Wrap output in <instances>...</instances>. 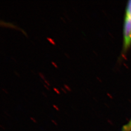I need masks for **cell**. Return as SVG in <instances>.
<instances>
[{"label":"cell","mask_w":131,"mask_h":131,"mask_svg":"<svg viewBox=\"0 0 131 131\" xmlns=\"http://www.w3.org/2000/svg\"><path fill=\"white\" fill-rule=\"evenodd\" d=\"M131 45V16L125 15L124 24V49L125 51Z\"/></svg>","instance_id":"6da1fadb"},{"label":"cell","mask_w":131,"mask_h":131,"mask_svg":"<svg viewBox=\"0 0 131 131\" xmlns=\"http://www.w3.org/2000/svg\"><path fill=\"white\" fill-rule=\"evenodd\" d=\"M1 25L2 26H4L5 27H8L10 28H14V29H20L19 28H18L17 26L13 24H10V23H7L5 22H3V21H1Z\"/></svg>","instance_id":"7a4b0ae2"},{"label":"cell","mask_w":131,"mask_h":131,"mask_svg":"<svg viewBox=\"0 0 131 131\" xmlns=\"http://www.w3.org/2000/svg\"><path fill=\"white\" fill-rule=\"evenodd\" d=\"M121 131H131V118L128 123L122 127Z\"/></svg>","instance_id":"3957f363"},{"label":"cell","mask_w":131,"mask_h":131,"mask_svg":"<svg viewBox=\"0 0 131 131\" xmlns=\"http://www.w3.org/2000/svg\"><path fill=\"white\" fill-rule=\"evenodd\" d=\"M125 15L131 16V0L128 2L127 5Z\"/></svg>","instance_id":"277c9868"},{"label":"cell","mask_w":131,"mask_h":131,"mask_svg":"<svg viewBox=\"0 0 131 131\" xmlns=\"http://www.w3.org/2000/svg\"><path fill=\"white\" fill-rule=\"evenodd\" d=\"M47 39L49 42H50L53 45H56V43H55L54 41L52 38H47Z\"/></svg>","instance_id":"5b68a950"},{"label":"cell","mask_w":131,"mask_h":131,"mask_svg":"<svg viewBox=\"0 0 131 131\" xmlns=\"http://www.w3.org/2000/svg\"><path fill=\"white\" fill-rule=\"evenodd\" d=\"M64 86H65V88L66 89H67V90H68V91H71V89H70V88L68 85H67V84H64Z\"/></svg>","instance_id":"8992f818"},{"label":"cell","mask_w":131,"mask_h":131,"mask_svg":"<svg viewBox=\"0 0 131 131\" xmlns=\"http://www.w3.org/2000/svg\"><path fill=\"white\" fill-rule=\"evenodd\" d=\"M39 75L40 76V77L42 78V79H43L44 80H45V77H44V75H43L42 73H41V72H39Z\"/></svg>","instance_id":"52a82bcc"},{"label":"cell","mask_w":131,"mask_h":131,"mask_svg":"<svg viewBox=\"0 0 131 131\" xmlns=\"http://www.w3.org/2000/svg\"><path fill=\"white\" fill-rule=\"evenodd\" d=\"M53 90H54V91L56 92L57 93L60 94V91H59V90H58V89H57L56 88H53Z\"/></svg>","instance_id":"ba28073f"},{"label":"cell","mask_w":131,"mask_h":131,"mask_svg":"<svg viewBox=\"0 0 131 131\" xmlns=\"http://www.w3.org/2000/svg\"><path fill=\"white\" fill-rule=\"evenodd\" d=\"M52 64L53 65V66H54V67L55 68H58V67H57V65H56V63H54V62H52Z\"/></svg>","instance_id":"9c48e42d"},{"label":"cell","mask_w":131,"mask_h":131,"mask_svg":"<svg viewBox=\"0 0 131 131\" xmlns=\"http://www.w3.org/2000/svg\"><path fill=\"white\" fill-rule=\"evenodd\" d=\"M44 82H45V83L47 84L48 86H50V84L48 82V81H47L46 80H44Z\"/></svg>","instance_id":"30bf717a"},{"label":"cell","mask_w":131,"mask_h":131,"mask_svg":"<svg viewBox=\"0 0 131 131\" xmlns=\"http://www.w3.org/2000/svg\"><path fill=\"white\" fill-rule=\"evenodd\" d=\"M21 30V32H23V33L24 34V35H25V36H27V34H26V33H25V32H24V31L23 30Z\"/></svg>","instance_id":"8fae6325"},{"label":"cell","mask_w":131,"mask_h":131,"mask_svg":"<svg viewBox=\"0 0 131 131\" xmlns=\"http://www.w3.org/2000/svg\"><path fill=\"white\" fill-rule=\"evenodd\" d=\"M61 89H62V90L64 92V93H67V92H66V91L65 90V89H63V88H61Z\"/></svg>","instance_id":"7c38bea8"},{"label":"cell","mask_w":131,"mask_h":131,"mask_svg":"<svg viewBox=\"0 0 131 131\" xmlns=\"http://www.w3.org/2000/svg\"><path fill=\"white\" fill-rule=\"evenodd\" d=\"M44 87H45V88H46V89H47L48 90H49V88L47 86V85H46V84H44Z\"/></svg>","instance_id":"4fadbf2b"}]
</instances>
